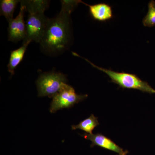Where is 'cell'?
Instances as JSON below:
<instances>
[{
    "label": "cell",
    "instance_id": "6da1fadb",
    "mask_svg": "<svg viewBox=\"0 0 155 155\" xmlns=\"http://www.w3.org/2000/svg\"><path fill=\"white\" fill-rule=\"evenodd\" d=\"M59 14L48 19L41 46L50 54H60L67 49L70 39V15L80 1L62 0Z\"/></svg>",
    "mask_w": 155,
    "mask_h": 155
},
{
    "label": "cell",
    "instance_id": "7a4b0ae2",
    "mask_svg": "<svg viewBox=\"0 0 155 155\" xmlns=\"http://www.w3.org/2000/svg\"><path fill=\"white\" fill-rule=\"evenodd\" d=\"M28 12L26 25V37L23 42L41 41L46 26L48 19L45 17V12L48 7L50 1L46 0L22 1Z\"/></svg>",
    "mask_w": 155,
    "mask_h": 155
},
{
    "label": "cell",
    "instance_id": "3957f363",
    "mask_svg": "<svg viewBox=\"0 0 155 155\" xmlns=\"http://www.w3.org/2000/svg\"><path fill=\"white\" fill-rule=\"evenodd\" d=\"M72 53L74 56L83 58L94 68L105 73L111 78L112 82L118 84L122 88L138 90L149 94L155 93L154 89L150 86L147 82L141 80L136 75L124 72H116L110 69H104L95 65L86 58L81 57L76 53Z\"/></svg>",
    "mask_w": 155,
    "mask_h": 155
},
{
    "label": "cell",
    "instance_id": "277c9868",
    "mask_svg": "<svg viewBox=\"0 0 155 155\" xmlns=\"http://www.w3.org/2000/svg\"><path fill=\"white\" fill-rule=\"evenodd\" d=\"M67 81L66 75L61 72H51L43 73L36 81L38 96L53 97Z\"/></svg>",
    "mask_w": 155,
    "mask_h": 155
},
{
    "label": "cell",
    "instance_id": "5b68a950",
    "mask_svg": "<svg viewBox=\"0 0 155 155\" xmlns=\"http://www.w3.org/2000/svg\"><path fill=\"white\" fill-rule=\"evenodd\" d=\"M87 97V94H77L72 86L64 84L60 91L53 97L50 111L54 113L58 110L71 107Z\"/></svg>",
    "mask_w": 155,
    "mask_h": 155
},
{
    "label": "cell",
    "instance_id": "8992f818",
    "mask_svg": "<svg viewBox=\"0 0 155 155\" xmlns=\"http://www.w3.org/2000/svg\"><path fill=\"white\" fill-rule=\"evenodd\" d=\"M25 12V6L21 1L19 14L15 19L8 23L9 41L17 42L25 40L26 37V25L24 20Z\"/></svg>",
    "mask_w": 155,
    "mask_h": 155
},
{
    "label": "cell",
    "instance_id": "52a82bcc",
    "mask_svg": "<svg viewBox=\"0 0 155 155\" xmlns=\"http://www.w3.org/2000/svg\"><path fill=\"white\" fill-rule=\"evenodd\" d=\"M81 136L84 138L91 142L92 143L91 145V147L97 146L105 149L117 153L119 155H126L128 153L127 151L124 150L122 148L117 145L110 138L101 134H84Z\"/></svg>",
    "mask_w": 155,
    "mask_h": 155
},
{
    "label": "cell",
    "instance_id": "ba28073f",
    "mask_svg": "<svg viewBox=\"0 0 155 155\" xmlns=\"http://www.w3.org/2000/svg\"><path fill=\"white\" fill-rule=\"evenodd\" d=\"M81 3L88 6L92 17L96 20L100 21H107L113 17V11L109 5L105 3H100L91 5L83 2H81Z\"/></svg>",
    "mask_w": 155,
    "mask_h": 155
},
{
    "label": "cell",
    "instance_id": "9c48e42d",
    "mask_svg": "<svg viewBox=\"0 0 155 155\" xmlns=\"http://www.w3.org/2000/svg\"><path fill=\"white\" fill-rule=\"evenodd\" d=\"M31 42V41L23 42V45L21 47L11 51L8 66V71L11 75H14L15 69L22 61L27 48Z\"/></svg>",
    "mask_w": 155,
    "mask_h": 155
},
{
    "label": "cell",
    "instance_id": "30bf717a",
    "mask_svg": "<svg viewBox=\"0 0 155 155\" xmlns=\"http://www.w3.org/2000/svg\"><path fill=\"white\" fill-rule=\"evenodd\" d=\"M21 1L19 0H1L0 2V12L1 16L5 17L8 22H10L14 19V11L18 3Z\"/></svg>",
    "mask_w": 155,
    "mask_h": 155
},
{
    "label": "cell",
    "instance_id": "8fae6325",
    "mask_svg": "<svg viewBox=\"0 0 155 155\" xmlns=\"http://www.w3.org/2000/svg\"><path fill=\"white\" fill-rule=\"evenodd\" d=\"M99 125L97 118L91 114L87 119L81 122L78 125L72 126V130L80 129L85 131L87 134H92L94 129Z\"/></svg>",
    "mask_w": 155,
    "mask_h": 155
},
{
    "label": "cell",
    "instance_id": "7c38bea8",
    "mask_svg": "<svg viewBox=\"0 0 155 155\" xmlns=\"http://www.w3.org/2000/svg\"><path fill=\"white\" fill-rule=\"evenodd\" d=\"M145 26L153 27L155 26V2L151 1L149 3L148 11L146 16L143 20Z\"/></svg>",
    "mask_w": 155,
    "mask_h": 155
}]
</instances>
